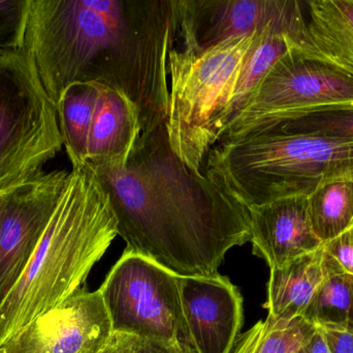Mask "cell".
Returning <instances> with one entry per match:
<instances>
[{
    "label": "cell",
    "mask_w": 353,
    "mask_h": 353,
    "mask_svg": "<svg viewBox=\"0 0 353 353\" xmlns=\"http://www.w3.org/2000/svg\"><path fill=\"white\" fill-rule=\"evenodd\" d=\"M176 0H28L20 52L57 106L74 85L125 95L142 133L167 120Z\"/></svg>",
    "instance_id": "obj_1"
},
{
    "label": "cell",
    "mask_w": 353,
    "mask_h": 353,
    "mask_svg": "<svg viewBox=\"0 0 353 353\" xmlns=\"http://www.w3.org/2000/svg\"><path fill=\"white\" fill-rule=\"evenodd\" d=\"M125 250L178 277H215L228 251L250 242V215L221 182L172 151L167 120L142 133L122 169L94 168Z\"/></svg>",
    "instance_id": "obj_2"
},
{
    "label": "cell",
    "mask_w": 353,
    "mask_h": 353,
    "mask_svg": "<svg viewBox=\"0 0 353 353\" xmlns=\"http://www.w3.org/2000/svg\"><path fill=\"white\" fill-rule=\"evenodd\" d=\"M117 236L97 174L88 164L72 168L32 260L0 306V346L80 290Z\"/></svg>",
    "instance_id": "obj_3"
},
{
    "label": "cell",
    "mask_w": 353,
    "mask_h": 353,
    "mask_svg": "<svg viewBox=\"0 0 353 353\" xmlns=\"http://www.w3.org/2000/svg\"><path fill=\"white\" fill-rule=\"evenodd\" d=\"M205 172L247 207L309 196L325 180L353 173V143L271 131L218 143Z\"/></svg>",
    "instance_id": "obj_4"
},
{
    "label": "cell",
    "mask_w": 353,
    "mask_h": 353,
    "mask_svg": "<svg viewBox=\"0 0 353 353\" xmlns=\"http://www.w3.org/2000/svg\"><path fill=\"white\" fill-rule=\"evenodd\" d=\"M263 30L201 51L170 54L168 136L172 151L193 171L203 172L210 151L219 142L241 70Z\"/></svg>",
    "instance_id": "obj_5"
},
{
    "label": "cell",
    "mask_w": 353,
    "mask_h": 353,
    "mask_svg": "<svg viewBox=\"0 0 353 353\" xmlns=\"http://www.w3.org/2000/svg\"><path fill=\"white\" fill-rule=\"evenodd\" d=\"M57 108L20 52L0 56V194L30 182L61 151Z\"/></svg>",
    "instance_id": "obj_6"
},
{
    "label": "cell",
    "mask_w": 353,
    "mask_h": 353,
    "mask_svg": "<svg viewBox=\"0 0 353 353\" xmlns=\"http://www.w3.org/2000/svg\"><path fill=\"white\" fill-rule=\"evenodd\" d=\"M338 106H353L352 75L296 46L270 68L218 143L271 132L308 112Z\"/></svg>",
    "instance_id": "obj_7"
},
{
    "label": "cell",
    "mask_w": 353,
    "mask_h": 353,
    "mask_svg": "<svg viewBox=\"0 0 353 353\" xmlns=\"http://www.w3.org/2000/svg\"><path fill=\"white\" fill-rule=\"evenodd\" d=\"M99 292L114 335L163 342L196 353L183 313L175 274L125 250Z\"/></svg>",
    "instance_id": "obj_8"
},
{
    "label": "cell",
    "mask_w": 353,
    "mask_h": 353,
    "mask_svg": "<svg viewBox=\"0 0 353 353\" xmlns=\"http://www.w3.org/2000/svg\"><path fill=\"white\" fill-rule=\"evenodd\" d=\"M178 35L184 52H199L230 37L278 27L296 37L306 33L304 1L176 0Z\"/></svg>",
    "instance_id": "obj_9"
},
{
    "label": "cell",
    "mask_w": 353,
    "mask_h": 353,
    "mask_svg": "<svg viewBox=\"0 0 353 353\" xmlns=\"http://www.w3.org/2000/svg\"><path fill=\"white\" fill-rule=\"evenodd\" d=\"M70 172L43 173L6 193L0 213V306L32 260Z\"/></svg>",
    "instance_id": "obj_10"
},
{
    "label": "cell",
    "mask_w": 353,
    "mask_h": 353,
    "mask_svg": "<svg viewBox=\"0 0 353 353\" xmlns=\"http://www.w3.org/2000/svg\"><path fill=\"white\" fill-rule=\"evenodd\" d=\"M114 339L101 292L81 288L0 346V353H103Z\"/></svg>",
    "instance_id": "obj_11"
},
{
    "label": "cell",
    "mask_w": 353,
    "mask_h": 353,
    "mask_svg": "<svg viewBox=\"0 0 353 353\" xmlns=\"http://www.w3.org/2000/svg\"><path fill=\"white\" fill-rule=\"evenodd\" d=\"M183 313L196 353H230L244 323L243 298L225 276L178 277Z\"/></svg>",
    "instance_id": "obj_12"
},
{
    "label": "cell",
    "mask_w": 353,
    "mask_h": 353,
    "mask_svg": "<svg viewBox=\"0 0 353 353\" xmlns=\"http://www.w3.org/2000/svg\"><path fill=\"white\" fill-rule=\"evenodd\" d=\"M252 253L277 269L323 246L311 226L308 196H292L248 207Z\"/></svg>",
    "instance_id": "obj_13"
},
{
    "label": "cell",
    "mask_w": 353,
    "mask_h": 353,
    "mask_svg": "<svg viewBox=\"0 0 353 353\" xmlns=\"http://www.w3.org/2000/svg\"><path fill=\"white\" fill-rule=\"evenodd\" d=\"M142 134L140 112L123 93L99 85L87 163L91 168L122 169Z\"/></svg>",
    "instance_id": "obj_14"
},
{
    "label": "cell",
    "mask_w": 353,
    "mask_h": 353,
    "mask_svg": "<svg viewBox=\"0 0 353 353\" xmlns=\"http://www.w3.org/2000/svg\"><path fill=\"white\" fill-rule=\"evenodd\" d=\"M304 12L306 33L296 48L353 76V0H311Z\"/></svg>",
    "instance_id": "obj_15"
},
{
    "label": "cell",
    "mask_w": 353,
    "mask_h": 353,
    "mask_svg": "<svg viewBox=\"0 0 353 353\" xmlns=\"http://www.w3.org/2000/svg\"><path fill=\"white\" fill-rule=\"evenodd\" d=\"M323 246L288 265L271 269L267 287L268 316L290 321L304 317L313 296L327 279Z\"/></svg>",
    "instance_id": "obj_16"
},
{
    "label": "cell",
    "mask_w": 353,
    "mask_h": 353,
    "mask_svg": "<svg viewBox=\"0 0 353 353\" xmlns=\"http://www.w3.org/2000/svg\"><path fill=\"white\" fill-rule=\"evenodd\" d=\"M296 45V39L278 27H269L261 32L249 52L236 82L232 101L224 114V131L236 114L248 103L251 95L270 68Z\"/></svg>",
    "instance_id": "obj_17"
},
{
    "label": "cell",
    "mask_w": 353,
    "mask_h": 353,
    "mask_svg": "<svg viewBox=\"0 0 353 353\" xmlns=\"http://www.w3.org/2000/svg\"><path fill=\"white\" fill-rule=\"evenodd\" d=\"M313 231L323 244L353 226V173L330 178L308 196Z\"/></svg>",
    "instance_id": "obj_18"
},
{
    "label": "cell",
    "mask_w": 353,
    "mask_h": 353,
    "mask_svg": "<svg viewBox=\"0 0 353 353\" xmlns=\"http://www.w3.org/2000/svg\"><path fill=\"white\" fill-rule=\"evenodd\" d=\"M99 97V85H74L57 104L58 122L72 168L87 163L89 134Z\"/></svg>",
    "instance_id": "obj_19"
},
{
    "label": "cell",
    "mask_w": 353,
    "mask_h": 353,
    "mask_svg": "<svg viewBox=\"0 0 353 353\" xmlns=\"http://www.w3.org/2000/svg\"><path fill=\"white\" fill-rule=\"evenodd\" d=\"M316 329L304 317L290 321L268 316L238 338L232 353H298Z\"/></svg>",
    "instance_id": "obj_20"
},
{
    "label": "cell",
    "mask_w": 353,
    "mask_h": 353,
    "mask_svg": "<svg viewBox=\"0 0 353 353\" xmlns=\"http://www.w3.org/2000/svg\"><path fill=\"white\" fill-rule=\"evenodd\" d=\"M304 318L311 325H343L353 329V276H327L313 296Z\"/></svg>",
    "instance_id": "obj_21"
},
{
    "label": "cell",
    "mask_w": 353,
    "mask_h": 353,
    "mask_svg": "<svg viewBox=\"0 0 353 353\" xmlns=\"http://www.w3.org/2000/svg\"><path fill=\"white\" fill-rule=\"evenodd\" d=\"M276 130L353 143V106H338L308 112Z\"/></svg>",
    "instance_id": "obj_22"
},
{
    "label": "cell",
    "mask_w": 353,
    "mask_h": 353,
    "mask_svg": "<svg viewBox=\"0 0 353 353\" xmlns=\"http://www.w3.org/2000/svg\"><path fill=\"white\" fill-rule=\"evenodd\" d=\"M28 0H0V52H18Z\"/></svg>",
    "instance_id": "obj_23"
},
{
    "label": "cell",
    "mask_w": 353,
    "mask_h": 353,
    "mask_svg": "<svg viewBox=\"0 0 353 353\" xmlns=\"http://www.w3.org/2000/svg\"><path fill=\"white\" fill-rule=\"evenodd\" d=\"M323 248L343 273L353 276V226L334 240L323 244Z\"/></svg>",
    "instance_id": "obj_24"
},
{
    "label": "cell",
    "mask_w": 353,
    "mask_h": 353,
    "mask_svg": "<svg viewBox=\"0 0 353 353\" xmlns=\"http://www.w3.org/2000/svg\"><path fill=\"white\" fill-rule=\"evenodd\" d=\"M120 353H190L172 344L140 339L126 335H114Z\"/></svg>",
    "instance_id": "obj_25"
},
{
    "label": "cell",
    "mask_w": 353,
    "mask_h": 353,
    "mask_svg": "<svg viewBox=\"0 0 353 353\" xmlns=\"http://www.w3.org/2000/svg\"><path fill=\"white\" fill-rule=\"evenodd\" d=\"M321 334L330 353H353V329L343 325H314Z\"/></svg>",
    "instance_id": "obj_26"
},
{
    "label": "cell",
    "mask_w": 353,
    "mask_h": 353,
    "mask_svg": "<svg viewBox=\"0 0 353 353\" xmlns=\"http://www.w3.org/2000/svg\"><path fill=\"white\" fill-rule=\"evenodd\" d=\"M298 353H330V352L321 334L316 331Z\"/></svg>",
    "instance_id": "obj_27"
},
{
    "label": "cell",
    "mask_w": 353,
    "mask_h": 353,
    "mask_svg": "<svg viewBox=\"0 0 353 353\" xmlns=\"http://www.w3.org/2000/svg\"><path fill=\"white\" fill-rule=\"evenodd\" d=\"M103 353H120L119 348H118L117 344H116L115 340L113 339L112 343L105 348V352Z\"/></svg>",
    "instance_id": "obj_28"
},
{
    "label": "cell",
    "mask_w": 353,
    "mask_h": 353,
    "mask_svg": "<svg viewBox=\"0 0 353 353\" xmlns=\"http://www.w3.org/2000/svg\"><path fill=\"white\" fill-rule=\"evenodd\" d=\"M6 194H0V213H1L2 207H3L4 199H6Z\"/></svg>",
    "instance_id": "obj_29"
},
{
    "label": "cell",
    "mask_w": 353,
    "mask_h": 353,
    "mask_svg": "<svg viewBox=\"0 0 353 353\" xmlns=\"http://www.w3.org/2000/svg\"><path fill=\"white\" fill-rule=\"evenodd\" d=\"M2 54H3V53H2V52H0V56H1V55H2Z\"/></svg>",
    "instance_id": "obj_30"
}]
</instances>
